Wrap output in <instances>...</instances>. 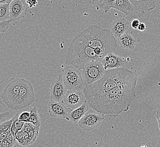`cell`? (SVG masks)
<instances>
[{
    "instance_id": "6da1fadb",
    "label": "cell",
    "mask_w": 160,
    "mask_h": 147,
    "mask_svg": "<svg viewBox=\"0 0 160 147\" xmlns=\"http://www.w3.org/2000/svg\"><path fill=\"white\" fill-rule=\"evenodd\" d=\"M138 77L117 87L105 94L87 100L93 110L108 116L117 117L126 112L136 97Z\"/></svg>"
},
{
    "instance_id": "7a4b0ae2",
    "label": "cell",
    "mask_w": 160,
    "mask_h": 147,
    "mask_svg": "<svg viewBox=\"0 0 160 147\" xmlns=\"http://www.w3.org/2000/svg\"><path fill=\"white\" fill-rule=\"evenodd\" d=\"M136 77V74L125 67L106 71L101 79L84 88L83 92L86 100L105 94Z\"/></svg>"
},
{
    "instance_id": "3957f363",
    "label": "cell",
    "mask_w": 160,
    "mask_h": 147,
    "mask_svg": "<svg viewBox=\"0 0 160 147\" xmlns=\"http://www.w3.org/2000/svg\"><path fill=\"white\" fill-rule=\"evenodd\" d=\"M75 37L93 49H102L106 55L114 53L118 45L117 39L110 30L103 29L97 25H90Z\"/></svg>"
},
{
    "instance_id": "277c9868",
    "label": "cell",
    "mask_w": 160,
    "mask_h": 147,
    "mask_svg": "<svg viewBox=\"0 0 160 147\" xmlns=\"http://www.w3.org/2000/svg\"><path fill=\"white\" fill-rule=\"evenodd\" d=\"M97 59H101L96 54L94 49L74 37L69 47L65 64L68 66H72L80 70L88 63Z\"/></svg>"
},
{
    "instance_id": "5b68a950",
    "label": "cell",
    "mask_w": 160,
    "mask_h": 147,
    "mask_svg": "<svg viewBox=\"0 0 160 147\" xmlns=\"http://www.w3.org/2000/svg\"><path fill=\"white\" fill-rule=\"evenodd\" d=\"M22 78H14L9 80L5 89L1 94L3 103L10 109L18 110L19 94L21 89Z\"/></svg>"
},
{
    "instance_id": "8992f818",
    "label": "cell",
    "mask_w": 160,
    "mask_h": 147,
    "mask_svg": "<svg viewBox=\"0 0 160 147\" xmlns=\"http://www.w3.org/2000/svg\"><path fill=\"white\" fill-rule=\"evenodd\" d=\"M80 71L82 74L85 87L101 79L106 71L102 64L101 59L90 62Z\"/></svg>"
},
{
    "instance_id": "52a82bcc",
    "label": "cell",
    "mask_w": 160,
    "mask_h": 147,
    "mask_svg": "<svg viewBox=\"0 0 160 147\" xmlns=\"http://www.w3.org/2000/svg\"><path fill=\"white\" fill-rule=\"evenodd\" d=\"M61 74L63 82L68 90L83 91L85 85L80 70L72 66H68Z\"/></svg>"
},
{
    "instance_id": "ba28073f",
    "label": "cell",
    "mask_w": 160,
    "mask_h": 147,
    "mask_svg": "<svg viewBox=\"0 0 160 147\" xmlns=\"http://www.w3.org/2000/svg\"><path fill=\"white\" fill-rule=\"evenodd\" d=\"M35 95L34 87L29 81L22 79L21 89L19 94L18 110L25 109L34 104Z\"/></svg>"
},
{
    "instance_id": "9c48e42d",
    "label": "cell",
    "mask_w": 160,
    "mask_h": 147,
    "mask_svg": "<svg viewBox=\"0 0 160 147\" xmlns=\"http://www.w3.org/2000/svg\"><path fill=\"white\" fill-rule=\"evenodd\" d=\"M104 119V114L92 109L89 110L77 124L84 131H90L100 126Z\"/></svg>"
},
{
    "instance_id": "30bf717a",
    "label": "cell",
    "mask_w": 160,
    "mask_h": 147,
    "mask_svg": "<svg viewBox=\"0 0 160 147\" xmlns=\"http://www.w3.org/2000/svg\"><path fill=\"white\" fill-rule=\"evenodd\" d=\"M87 102L83 91L68 90L65 96L63 103L69 110L77 109Z\"/></svg>"
},
{
    "instance_id": "8fae6325",
    "label": "cell",
    "mask_w": 160,
    "mask_h": 147,
    "mask_svg": "<svg viewBox=\"0 0 160 147\" xmlns=\"http://www.w3.org/2000/svg\"><path fill=\"white\" fill-rule=\"evenodd\" d=\"M68 89L63 82L62 77L60 74L57 79L54 80L51 86L50 101L62 102Z\"/></svg>"
},
{
    "instance_id": "7c38bea8",
    "label": "cell",
    "mask_w": 160,
    "mask_h": 147,
    "mask_svg": "<svg viewBox=\"0 0 160 147\" xmlns=\"http://www.w3.org/2000/svg\"><path fill=\"white\" fill-rule=\"evenodd\" d=\"M112 9L124 13L126 18L131 21L142 17L136 11L129 0H117Z\"/></svg>"
},
{
    "instance_id": "4fadbf2b",
    "label": "cell",
    "mask_w": 160,
    "mask_h": 147,
    "mask_svg": "<svg viewBox=\"0 0 160 147\" xmlns=\"http://www.w3.org/2000/svg\"><path fill=\"white\" fill-rule=\"evenodd\" d=\"M131 21L124 17L122 18H117L112 21L110 28L112 34L117 39L124 34L131 30Z\"/></svg>"
},
{
    "instance_id": "5bb4252c",
    "label": "cell",
    "mask_w": 160,
    "mask_h": 147,
    "mask_svg": "<svg viewBox=\"0 0 160 147\" xmlns=\"http://www.w3.org/2000/svg\"><path fill=\"white\" fill-rule=\"evenodd\" d=\"M29 8L26 0H14L10 4V19L18 21L24 18Z\"/></svg>"
},
{
    "instance_id": "9a60e30c",
    "label": "cell",
    "mask_w": 160,
    "mask_h": 147,
    "mask_svg": "<svg viewBox=\"0 0 160 147\" xmlns=\"http://www.w3.org/2000/svg\"><path fill=\"white\" fill-rule=\"evenodd\" d=\"M48 109L50 116L69 121V114L71 110H69L62 102L49 101Z\"/></svg>"
},
{
    "instance_id": "2e32d148",
    "label": "cell",
    "mask_w": 160,
    "mask_h": 147,
    "mask_svg": "<svg viewBox=\"0 0 160 147\" xmlns=\"http://www.w3.org/2000/svg\"><path fill=\"white\" fill-rule=\"evenodd\" d=\"M102 64L106 71L114 69L124 68L126 61L124 58L115 55L112 53H109L102 59Z\"/></svg>"
},
{
    "instance_id": "e0dca14e",
    "label": "cell",
    "mask_w": 160,
    "mask_h": 147,
    "mask_svg": "<svg viewBox=\"0 0 160 147\" xmlns=\"http://www.w3.org/2000/svg\"><path fill=\"white\" fill-rule=\"evenodd\" d=\"M117 40L118 44L122 48L127 50H132L135 48L138 43V37L131 30L118 38Z\"/></svg>"
},
{
    "instance_id": "ac0fdd59",
    "label": "cell",
    "mask_w": 160,
    "mask_h": 147,
    "mask_svg": "<svg viewBox=\"0 0 160 147\" xmlns=\"http://www.w3.org/2000/svg\"><path fill=\"white\" fill-rule=\"evenodd\" d=\"M136 11L142 16L156 7L157 0H129Z\"/></svg>"
},
{
    "instance_id": "d6986e66",
    "label": "cell",
    "mask_w": 160,
    "mask_h": 147,
    "mask_svg": "<svg viewBox=\"0 0 160 147\" xmlns=\"http://www.w3.org/2000/svg\"><path fill=\"white\" fill-rule=\"evenodd\" d=\"M40 128L34 126L30 123H26L25 126L22 130L23 133L25 146L32 144L37 138Z\"/></svg>"
},
{
    "instance_id": "ffe728a7",
    "label": "cell",
    "mask_w": 160,
    "mask_h": 147,
    "mask_svg": "<svg viewBox=\"0 0 160 147\" xmlns=\"http://www.w3.org/2000/svg\"><path fill=\"white\" fill-rule=\"evenodd\" d=\"M89 110V104L88 102H86L80 107L71 110L69 114V121L73 123H78Z\"/></svg>"
},
{
    "instance_id": "44dd1931",
    "label": "cell",
    "mask_w": 160,
    "mask_h": 147,
    "mask_svg": "<svg viewBox=\"0 0 160 147\" xmlns=\"http://www.w3.org/2000/svg\"><path fill=\"white\" fill-rule=\"evenodd\" d=\"M19 114H16V116L13 117L14 121L11 127V133L12 134V135L14 138H16V134H17L18 132L22 131L23 130L26 123L19 121Z\"/></svg>"
},
{
    "instance_id": "7402d4cb",
    "label": "cell",
    "mask_w": 160,
    "mask_h": 147,
    "mask_svg": "<svg viewBox=\"0 0 160 147\" xmlns=\"http://www.w3.org/2000/svg\"><path fill=\"white\" fill-rule=\"evenodd\" d=\"M10 19V4L0 5V21H6Z\"/></svg>"
},
{
    "instance_id": "603a6c76",
    "label": "cell",
    "mask_w": 160,
    "mask_h": 147,
    "mask_svg": "<svg viewBox=\"0 0 160 147\" xmlns=\"http://www.w3.org/2000/svg\"><path fill=\"white\" fill-rule=\"evenodd\" d=\"M117 0H103L101 4L96 7V9L101 12H108L111 9H112Z\"/></svg>"
},
{
    "instance_id": "cb8c5ba5",
    "label": "cell",
    "mask_w": 160,
    "mask_h": 147,
    "mask_svg": "<svg viewBox=\"0 0 160 147\" xmlns=\"http://www.w3.org/2000/svg\"><path fill=\"white\" fill-rule=\"evenodd\" d=\"M30 114H31V123L38 128H40L41 126V120L38 113L37 107H35L32 109H31Z\"/></svg>"
},
{
    "instance_id": "d4e9b609",
    "label": "cell",
    "mask_w": 160,
    "mask_h": 147,
    "mask_svg": "<svg viewBox=\"0 0 160 147\" xmlns=\"http://www.w3.org/2000/svg\"><path fill=\"white\" fill-rule=\"evenodd\" d=\"M13 121H14V118H12L10 120L5 121L4 122L1 123L0 125V132L6 131L9 130V129H11Z\"/></svg>"
},
{
    "instance_id": "484cf974",
    "label": "cell",
    "mask_w": 160,
    "mask_h": 147,
    "mask_svg": "<svg viewBox=\"0 0 160 147\" xmlns=\"http://www.w3.org/2000/svg\"><path fill=\"white\" fill-rule=\"evenodd\" d=\"M19 121L25 123H31V114L30 112L24 111L19 114Z\"/></svg>"
},
{
    "instance_id": "4316f807",
    "label": "cell",
    "mask_w": 160,
    "mask_h": 147,
    "mask_svg": "<svg viewBox=\"0 0 160 147\" xmlns=\"http://www.w3.org/2000/svg\"><path fill=\"white\" fill-rule=\"evenodd\" d=\"M12 20H9L6 21H1L0 22V32L1 33H5L7 30L9 29L10 25Z\"/></svg>"
},
{
    "instance_id": "83f0119b",
    "label": "cell",
    "mask_w": 160,
    "mask_h": 147,
    "mask_svg": "<svg viewBox=\"0 0 160 147\" xmlns=\"http://www.w3.org/2000/svg\"><path fill=\"white\" fill-rule=\"evenodd\" d=\"M16 139L17 141L18 142L19 144L25 146V139L23 137V133L22 131H20L17 132V134L16 135Z\"/></svg>"
},
{
    "instance_id": "f1b7e54d",
    "label": "cell",
    "mask_w": 160,
    "mask_h": 147,
    "mask_svg": "<svg viewBox=\"0 0 160 147\" xmlns=\"http://www.w3.org/2000/svg\"><path fill=\"white\" fill-rule=\"evenodd\" d=\"M83 1L89 5H93L96 8L101 4L103 0H83Z\"/></svg>"
},
{
    "instance_id": "f546056e",
    "label": "cell",
    "mask_w": 160,
    "mask_h": 147,
    "mask_svg": "<svg viewBox=\"0 0 160 147\" xmlns=\"http://www.w3.org/2000/svg\"><path fill=\"white\" fill-rule=\"evenodd\" d=\"M15 144L10 143V142L6 140V139L1 141V147H14Z\"/></svg>"
},
{
    "instance_id": "4dcf8cb0",
    "label": "cell",
    "mask_w": 160,
    "mask_h": 147,
    "mask_svg": "<svg viewBox=\"0 0 160 147\" xmlns=\"http://www.w3.org/2000/svg\"><path fill=\"white\" fill-rule=\"evenodd\" d=\"M140 22L139 21L138 19H135L131 21V27L133 30H138L139 25H140Z\"/></svg>"
},
{
    "instance_id": "1f68e13d",
    "label": "cell",
    "mask_w": 160,
    "mask_h": 147,
    "mask_svg": "<svg viewBox=\"0 0 160 147\" xmlns=\"http://www.w3.org/2000/svg\"><path fill=\"white\" fill-rule=\"evenodd\" d=\"M10 132H11V129H9V130L6 131L0 132V141H2L4 139H6Z\"/></svg>"
},
{
    "instance_id": "d6a6232c",
    "label": "cell",
    "mask_w": 160,
    "mask_h": 147,
    "mask_svg": "<svg viewBox=\"0 0 160 147\" xmlns=\"http://www.w3.org/2000/svg\"><path fill=\"white\" fill-rule=\"evenodd\" d=\"M26 2L30 8L34 7L37 5V0H26Z\"/></svg>"
},
{
    "instance_id": "836d02e7",
    "label": "cell",
    "mask_w": 160,
    "mask_h": 147,
    "mask_svg": "<svg viewBox=\"0 0 160 147\" xmlns=\"http://www.w3.org/2000/svg\"><path fill=\"white\" fill-rule=\"evenodd\" d=\"M147 29V26L144 23H140L139 25L138 30L141 32H143V31H145Z\"/></svg>"
},
{
    "instance_id": "e575fe53",
    "label": "cell",
    "mask_w": 160,
    "mask_h": 147,
    "mask_svg": "<svg viewBox=\"0 0 160 147\" xmlns=\"http://www.w3.org/2000/svg\"><path fill=\"white\" fill-rule=\"evenodd\" d=\"M156 119H157V122L158 124V127H159L160 131V107L159 109H158V110H157V113H156Z\"/></svg>"
},
{
    "instance_id": "d590c367",
    "label": "cell",
    "mask_w": 160,
    "mask_h": 147,
    "mask_svg": "<svg viewBox=\"0 0 160 147\" xmlns=\"http://www.w3.org/2000/svg\"><path fill=\"white\" fill-rule=\"evenodd\" d=\"M14 0H0V3L1 4H4V3L10 4Z\"/></svg>"
},
{
    "instance_id": "8d00e7d4",
    "label": "cell",
    "mask_w": 160,
    "mask_h": 147,
    "mask_svg": "<svg viewBox=\"0 0 160 147\" xmlns=\"http://www.w3.org/2000/svg\"><path fill=\"white\" fill-rule=\"evenodd\" d=\"M9 114L10 113L9 112H5V113L1 114L0 115V116H1V121H2V120H3V118H6V117H7Z\"/></svg>"
},
{
    "instance_id": "74e56055",
    "label": "cell",
    "mask_w": 160,
    "mask_h": 147,
    "mask_svg": "<svg viewBox=\"0 0 160 147\" xmlns=\"http://www.w3.org/2000/svg\"><path fill=\"white\" fill-rule=\"evenodd\" d=\"M156 147H160V136L159 139H158V141H157V145H156Z\"/></svg>"
},
{
    "instance_id": "f35d334b",
    "label": "cell",
    "mask_w": 160,
    "mask_h": 147,
    "mask_svg": "<svg viewBox=\"0 0 160 147\" xmlns=\"http://www.w3.org/2000/svg\"><path fill=\"white\" fill-rule=\"evenodd\" d=\"M140 147H148L147 145H142V146H141Z\"/></svg>"
}]
</instances>
